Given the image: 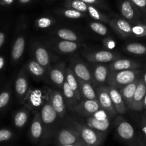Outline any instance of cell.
Returning a JSON list of instances; mask_svg holds the SVG:
<instances>
[{
  "label": "cell",
  "mask_w": 146,
  "mask_h": 146,
  "mask_svg": "<svg viewBox=\"0 0 146 146\" xmlns=\"http://www.w3.org/2000/svg\"><path fill=\"white\" fill-rule=\"evenodd\" d=\"M68 124L67 125L74 128L78 133L81 140L86 146L102 145L106 138V133H105L96 131L78 121L70 120Z\"/></svg>",
  "instance_id": "cell-1"
},
{
  "label": "cell",
  "mask_w": 146,
  "mask_h": 146,
  "mask_svg": "<svg viewBox=\"0 0 146 146\" xmlns=\"http://www.w3.org/2000/svg\"><path fill=\"white\" fill-rule=\"evenodd\" d=\"M116 134L120 141L127 146H144L140 138L139 133L134 127L122 118H118L115 122Z\"/></svg>",
  "instance_id": "cell-2"
},
{
  "label": "cell",
  "mask_w": 146,
  "mask_h": 146,
  "mask_svg": "<svg viewBox=\"0 0 146 146\" xmlns=\"http://www.w3.org/2000/svg\"><path fill=\"white\" fill-rule=\"evenodd\" d=\"M142 71L140 69H129L123 71H110L107 84L108 86L120 90L128 84L140 78Z\"/></svg>",
  "instance_id": "cell-3"
},
{
  "label": "cell",
  "mask_w": 146,
  "mask_h": 146,
  "mask_svg": "<svg viewBox=\"0 0 146 146\" xmlns=\"http://www.w3.org/2000/svg\"><path fill=\"white\" fill-rule=\"evenodd\" d=\"M40 115H41V121H42L44 129H45V136H44V143H46V141L49 140L51 135H53L51 128V125L55 123V121L57 120V118L59 116L49 102L45 103L43 105Z\"/></svg>",
  "instance_id": "cell-4"
},
{
  "label": "cell",
  "mask_w": 146,
  "mask_h": 146,
  "mask_svg": "<svg viewBox=\"0 0 146 146\" xmlns=\"http://www.w3.org/2000/svg\"><path fill=\"white\" fill-rule=\"evenodd\" d=\"M54 143L56 145H70L82 141L78 133L71 127L66 125L54 133Z\"/></svg>",
  "instance_id": "cell-5"
},
{
  "label": "cell",
  "mask_w": 146,
  "mask_h": 146,
  "mask_svg": "<svg viewBox=\"0 0 146 146\" xmlns=\"http://www.w3.org/2000/svg\"><path fill=\"white\" fill-rule=\"evenodd\" d=\"M97 99L99 102L101 109L104 110L109 118H113L117 114L115 108L111 101L108 87L101 86L96 89Z\"/></svg>",
  "instance_id": "cell-6"
},
{
  "label": "cell",
  "mask_w": 146,
  "mask_h": 146,
  "mask_svg": "<svg viewBox=\"0 0 146 146\" xmlns=\"http://www.w3.org/2000/svg\"><path fill=\"white\" fill-rule=\"evenodd\" d=\"M109 116L103 110L102 113H100L99 111L94 113V115L88 117L86 121V125L100 132L105 133L108 131L110 127Z\"/></svg>",
  "instance_id": "cell-7"
},
{
  "label": "cell",
  "mask_w": 146,
  "mask_h": 146,
  "mask_svg": "<svg viewBox=\"0 0 146 146\" xmlns=\"http://www.w3.org/2000/svg\"><path fill=\"white\" fill-rule=\"evenodd\" d=\"M72 108L75 112L82 116L88 117L94 115L101 109L98 99H84L81 101H79Z\"/></svg>",
  "instance_id": "cell-8"
},
{
  "label": "cell",
  "mask_w": 146,
  "mask_h": 146,
  "mask_svg": "<svg viewBox=\"0 0 146 146\" xmlns=\"http://www.w3.org/2000/svg\"><path fill=\"white\" fill-rule=\"evenodd\" d=\"M30 138L34 143H39L44 142L45 136V129L41 121L40 113L36 112L34 117L29 131Z\"/></svg>",
  "instance_id": "cell-9"
},
{
  "label": "cell",
  "mask_w": 146,
  "mask_h": 146,
  "mask_svg": "<svg viewBox=\"0 0 146 146\" xmlns=\"http://www.w3.org/2000/svg\"><path fill=\"white\" fill-rule=\"evenodd\" d=\"M118 8L123 17L128 21L135 22L141 17L140 10L130 0H120Z\"/></svg>",
  "instance_id": "cell-10"
},
{
  "label": "cell",
  "mask_w": 146,
  "mask_h": 146,
  "mask_svg": "<svg viewBox=\"0 0 146 146\" xmlns=\"http://www.w3.org/2000/svg\"><path fill=\"white\" fill-rule=\"evenodd\" d=\"M88 61L94 63H110L120 58L118 54L110 51H99L84 54Z\"/></svg>",
  "instance_id": "cell-11"
},
{
  "label": "cell",
  "mask_w": 146,
  "mask_h": 146,
  "mask_svg": "<svg viewBox=\"0 0 146 146\" xmlns=\"http://www.w3.org/2000/svg\"><path fill=\"white\" fill-rule=\"evenodd\" d=\"M146 95V84L143 77H141L136 91L134 94L131 109L134 111H140L143 109L144 99Z\"/></svg>",
  "instance_id": "cell-12"
},
{
  "label": "cell",
  "mask_w": 146,
  "mask_h": 146,
  "mask_svg": "<svg viewBox=\"0 0 146 146\" xmlns=\"http://www.w3.org/2000/svg\"><path fill=\"white\" fill-rule=\"evenodd\" d=\"M108 24L122 37L126 38L133 36V26H131L127 20L122 19H113L110 20Z\"/></svg>",
  "instance_id": "cell-13"
},
{
  "label": "cell",
  "mask_w": 146,
  "mask_h": 146,
  "mask_svg": "<svg viewBox=\"0 0 146 146\" xmlns=\"http://www.w3.org/2000/svg\"><path fill=\"white\" fill-rule=\"evenodd\" d=\"M66 65L64 62H60L50 68L48 76L50 80L58 87H62L65 81Z\"/></svg>",
  "instance_id": "cell-14"
},
{
  "label": "cell",
  "mask_w": 146,
  "mask_h": 146,
  "mask_svg": "<svg viewBox=\"0 0 146 146\" xmlns=\"http://www.w3.org/2000/svg\"><path fill=\"white\" fill-rule=\"evenodd\" d=\"M71 68L78 79L90 82L94 84L92 72L85 64L80 61H74L73 62Z\"/></svg>",
  "instance_id": "cell-15"
},
{
  "label": "cell",
  "mask_w": 146,
  "mask_h": 146,
  "mask_svg": "<svg viewBox=\"0 0 146 146\" xmlns=\"http://www.w3.org/2000/svg\"><path fill=\"white\" fill-rule=\"evenodd\" d=\"M49 96V103L52 105L54 109L58 113L60 118L64 116L66 113V106H65V100H64V96L60 92L57 91H49L48 93Z\"/></svg>",
  "instance_id": "cell-16"
},
{
  "label": "cell",
  "mask_w": 146,
  "mask_h": 146,
  "mask_svg": "<svg viewBox=\"0 0 146 146\" xmlns=\"http://www.w3.org/2000/svg\"><path fill=\"white\" fill-rule=\"evenodd\" d=\"M108 87V92H109L110 96H111V101H112L113 104L115 108L117 113L118 114H124L126 113L127 108L125 106L124 100L121 96L120 91L114 87L111 86H107Z\"/></svg>",
  "instance_id": "cell-17"
},
{
  "label": "cell",
  "mask_w": 146,
  "mask_h": 146,
  "mask_svg": "<svg viewBox=\"0 0 146 146\" xmlns=\"http://www.w3.org/2000/svg\"><path fill=\"white\" fill-rule=\"evenodd\" d=\"M141 67V63L131 59L118 58L111 62L108 65L110 71H123V70L138 69Z\"/></svg>",
  "instance_id": "cell-18"
},
{
  "label": "cell",
  "mask_w": 146,
  "mask_h": 146,
  "mask_svg": "<svg viewBox=\"0 0 146 146\" xmlns=\"http://www.w3.org/2000/svg\"><path fill=\"white\" fill-rule=\"evenodd\" d=\"M140 78H141V77L137 78L133 82L128 84V85L125 86L123 88L119 90L120 93H121V96H122L123 98L124 102H125V106H126L128 109H131L134 94H135V91H136V88L137 86H138V83H139Z\"/></svg>",
  "instance_id": "cell-19"
},
{
  "label": "cell",
  "mask_w": 146,
  "mask_h": 146,
  "mask_svg": "<svg viewBox=\"0 0 146 146\" xmlns=\"http://www.w3.org/2000/svg\"><path fill=\"white\" fill-rule=\"evenodd\" d=\"M110 73V70L108 68V66L103 65V64H98L96 65L93 71V78H94V84L95 85H101L104 83H107L108 74Z\"/></svg>",
  "instance_id": "cell-20"
},
{
  "label": "cell",
  "mask_w": 146,
  "mask_h": 146,
  "mask_svg": "<svg viewBox=\"0 0 146 146\" xmlns=\"http://www.w3.org/2000/svg\"><path fill=\"white\" fill-rule=\"evenodd\" d=\"M35 60L45 68H48L51 63V57L48 50L43 46L38 44L34 48Z\"/></svg>",
  "instance_id": "cell-21"
},
{
  "label": "cell",
  "mask_w": 146,
  "mask_h": 146,
  "mask_svg": "<svg viewBox=\"0 0 146 146\" xmlns=\"http://www.w3.org/2000/svg\"><path fill=\"white\" fill-rule=\"evenodd\" d=\"M65 80L67 81L71 89L74 91L76 97L80 101L82 96H81V90H80L79 82L71 68H66V69Z\"/></svg>",
  "instance_id": "cell-22"
},
{
  "label": "cell",
  "mask_w": 146,
  "mask_h": 146,
  "mask_svg": "<svg viewBox=\"0 0 146 146\" xmlns=\"http://www.w3.org/2000/svg\"><path fill=\"white\" fill-rule=\"evenodd\" d=\"M54 46L58 52L63 54H71L78 49V44L76 41L61 40L55 43Z\"/></svg>",
  "instance_id": "cell-23"
},
{
  "label": "cell",
  "mask_w": 146,
  "mask_h": 146,
  "mask_svg": "<svg viewBox=\"0 0 146 146\" xmlns=\"http://www.w3.org/2000/svg\"><path fill=\"white\" fill-rule=\"evenodd\" d=\"M29 90V84L27 78L24 73H21L17 77L15 81V91L19 98H23L27 94Z\"/></svg>",
  "instance_id": "cell-24"
},
{
  "label": "cell",
  "mask_w": 146,
  "mask_h": 146,
  "mask_svg": "<svg viewBox=\"0 0 146 146\" xmlns=\"http://www.w3.org/2000/svg\"><path fill=\"white\" fill-rule=\"evenodd\" d=\"M81 90V96L84 99H97V94L93 87V84L90 82L78 79Z\"/></svg>",
  "instance_id": "cell-25"
},
{
  "label": "cell",
  "mask_w": 146,
  "mask_h": 146,
  "mask_svg": "<svg viewBox=\"0 0 146 146\" xmlns=\"http://www.w3.org/2000/svg\"><path fill=\"white\" fill-rule=\"evenodd\" d=\"M25 48V38L21 36L16 39L11 51V58L14 61H17L21 58Z\"/></svg>",
  "instance_id": "cell-26"
},
{
  "label": "cell",
  "mask_w": 146,
  "mask_h": 146,
  "mask_svg": "<svg viewBox=\"0 0 146 146\" xmlns=\"http://www.w3.org/2000/svg\"><path fill=\"white\" fill-rule=\"evenodd\" d=\"M62 89L64 100L66 101L67 104L71 108H73L79 101V100L78 99L74 91L71 89V87L69 86V85H68V83H67V81L66 80L64 81V84H63Z\"/></svg>",
  "instance_id": "cell-27"
},
{
  "label": "cell",
  "mask_w": 146,
  "mask_h": 146,
  "mask_svg": "<svg viewBox=\"0 0 146 146\" xmlns=\"http://www.w3.org/2000/svg\"><path fill=\"white\" fill-rule=\"evenodd\" d=\"M29 72L36 78H41L44 76L46 71L45 68L37 62L36 60H31L27 64V66Z\"/></svg>",
  "instance_id": "cell-28"
},
{
  "label": "cell",
  "mask_w": 146,
  "mask_h": 146,
  "mask_svg": "<svg viewBox=\"0 0 146 146\" xmlns=\"http://www.w3.org/2000/svg\"><path fill=\"white\" fill-rule=\"evenodd\" d=\"M87 13L89 14L90 17H92L93 19H94L96 21L108 23L111 20L108 16L104 14L102 11L98 9V8L94 7V6L88 5V11H87Z\"/></svg>",
  "instance_id": "cell-29"
},
{
  "label": "cell",
  "mask_w": 146,
  "mask_h": 146,
  "mask_svg": "<svg viewBox=\"0 0 146 146\" xmlns=\"http://www.w3.org/2000/svg\"><path fill=\"white\" fill-rule=\"evenodd\" d=\"M56 34L61 40L77 41L79 39V37L77 35L76 33L68 29H60L56 32Z\"/></svg>",
  "instance_id": "cell-30"
},
{
  "label": "cell",
  "mask_w": 146,
  "mask_h": 146,
  "mask_svg": "<svg viewBox=\"0 0 146 146\" xmlns=\"http://www.w3.org/2000/svg\"><path fill=\"white\" fill-rule=\"evenodd\" d=\"M64 6L66 8L74 9L84 13L88 11V4L82 0H66Z\"/></svg>",
  "instance_id": "cell-31"
},
{
  "label": "cell",
  "mask_w": 146,
  "mask_h": 146,
  "mask_svg": "<svg viewBox=\"0 0 146 146\" xmlns=\"http://www.w3.org/2000/svg\"><path fill=\"white\" fill-rule=\"evenodd\" d=\"M125 51L135 55L146 54V46L143 44L138 43H131L125 46Z\"/></svg>",
  "instance_id": "cell-32"
},
{
  "label": "cell",
  "mask_w": 146,
  "mask_h": 146,
  "mask_svg": "<svg viewBox=\"0 0 146 146\" xmlns=\"http://www.w3.org/2000/svg\"><path fill=\"white\" fill-rule=\"evenodd\" d=\"M29 119V113L25 110H21L18 111L14 115V125L19 128H23L27 123Z\"/></svg>",
  "instance_id": "cell-33"
},
{
  "label": "cell",
  "mask_w": 146,
  "mask_h": 146,
  "mask_svg": "<svg viewBox=\"0 0 146 146\" xmlns=\"http://www.w3.org/2000/svg\"><path fill=\"white\" fill-rule=\"evenodd\" d=\"M58 13L63 17H66L68 19H80L85 17L86 13L81 12V11H78V10L74 9L66 8L63 9H60Z\"/></svg>",
  "instance_id": "cell-34"
},
{
  "label": "cell",
  "mask_w": 146,
  "mask_h": 146,
  "mask_svg": "<svg viewBox=\"0 0 146 146\" xmlns=\"http://www.w3.org/2000/svg\"><path fill=\"white\" fill-rule=\"evenodd\" d=\"M42 98L41 91L38 89L34 90V91H31L30 95H29V104L31 106H38L41 104Z\"/></svg>",
  "instance_id": "cell-35"
},
{
  "label": "cell",
  "mask_w": 146,
  "mask_h": 146,
  "mask_svg": "<svg viewBox=\"0 0 146 146\" xmlns=\"http://www.w3.org/2000/svg\"><path fill=\"white\" fill-rule=\"evenodd\" d=\"M89 27L94 32L96 33L98 35L105 36L108 34V29L101 22L93 21V22L90 23Z\"/></svg>",
  "instance_id": "cell-36"
},
{
  "label": "cell",
  "mask_w": 146,
  "mask_h": 146,
  "mask_svg": "<svg viewBox=\"0 0 146 146\" xmlns=\"http://www.w3.org/2000/svg\"><path fill=\"white\" fill-rule=\"evenodd\" d=\"M54 23V20L51 17H43L36 19L35 24L39 29H46L51 27Z\"/></svg>",
  "instance_id": "cell-37"
},
{
  "label": "cell",
  "mask_w": 146,
  "mask_h": 146,
  "mask_svg": "<svg viewBox=\"0 0 146 146\" xmlns=\"http://www.w3.org/2000/svg\"><path fill=\"white\" fill-rule=\"evenodd\" d=\"M138 133L143 145L146 146V113L142 116L140 123V132Z\"/></svg>",
  "instance_id": "cell-38"
},
{
  "label": "cell",
  "mask_w": 146,
  "mask_h": 146,
  "mask_svg": "<svg viewBox=\"0 0 146 146\" xmlns=\"http://www.w3.org/2000/svg\"><path fill=\"white\" fill-rule=\"evenodd\" d=\"M133 35L136 37L146 36V24H138L133 27Z\"/></svg>",
  "instance_id": "cell-39"
},
{
  "label": "cell",
  "mask_w": 146,
  "mask_h": 146,
  "mask_svg": "<svg viewBox=\"0 0 146 146\" xmlns=\"http://www.w3.org/2000/svg\"><path fill=\"white\" fill-rule=\"evenodd\" d=\"M82 1L88 5L94 6L98 9H108V5L104 0H82Z\"/></svg>",
  "instance_id": "cell-40"
},
{
  "label": "cell",
  "mask_w": 146,
  "mask_h": 146,
  "mask_svg": "<svg viewBox=\"0 0 146 146\" xmlns=\"http://www.w3.org/2000/svg\"><path fill=\"white\" fill-rule=\"evenodd\" d=\"M10 99V94L8 91H4L0 94V108H3L8 104Z\"/></svg>",
  "instance_id": "cell-41"
},
{
  "label": "cell",
  "mask_w": 146,
  "mask_h": 146,
  "mask_svg": "<svg viewBox=\"0 0 146 146\" xmlns=\"http://www.w3.org/2000/svg\"><path fill=\"white\" fill-rule=\"evenodd\" d=\"M12 133L8 129L0 130V142L7 141L12 138Z\"/></svg>",
  "instance_id": "cell-42"
},
{
  "label": "cell",
  "mask_w": 146,
  "mask_h": 146,
  "mask_svg": "<svg viewBox=\"0 0 146 146\" xmlns=\"http://www.w3.org/2000/svg\"><path fill=\"white\" fill-rule=\"evenodd\" d=\"M138 8L140 11L146 13V0H130Z\"/></svg>",
  "instance_id": "cell-43"
},
{
  "label": "cell",
  "mask_w": 146,
  "mask_h": 146,
  "mask_svg": "<svg viewBox=\"0 0 146 146\" xmlns=\"http://www.w3.org/2000/svg\"><path fill=\"white\" fill-rule=\"evenodd\" d=\"M103 43H104V46L108 49H113L115 46V41L111 38H105L103 41Z\"/></svg>",
  "instance_id": "cell-44"
},
{
  "label": "cell",
  "mask_w": 146,
  "mask_h": 146,
  "mask_svg": "<svg viewBox=\"0 0 146 146\" xmlns=\"http://www.w3.org/2000/svg\"><path fill=\"white\" fill-rule=\"evenodd\" d=\"M14 0H0V4L2 5H11Z\"/></svg>",
  "instance_id": "cell-45"
},
{
  "label": "cell",
  "mask_w": 146,
  "mask_h": 146,
  "mask_svg": "<svg viewBox=\"0 0 146 146\" xmlns=\"http://www.w3.org/2000/svg\"><path fill=\"white\" fill-rule=\"evenodd\" d=\"M56 146H86V144L84 143L83 141H79L78 143H76L70 144V145H56Z\"/></svg>",
  "instance_id": "cell-46"
},
{
  "label": "cell",
  "mask_w": 146,
  "mask_h": 146,
  "mask_svg": "<svg viewBox=\"0 0 146 146\" xmlns=\"http://www.w3.org/2000/svg\"><path fill=\"white\" fill-rule=\"evenodd\" d=\"M4 40H5V36H4V33L0 32V48L2 46L4 42Z\"/></svg>",
  "instance_id": "cell-47"
},
{
  "label": "cell",
  "mask_w": 146,
  "mask_h": 146,
  "mask_svg": "<svg viewBox=\"0 0 146 146\" xmlns=\"http://www.w3.org/2000/svg\"><path fill=\"white\" fill-rule=\"evenodd\" d=\"M4 59L3 57L0 56V69H1V68L4 67Z\"/></svg>",
  "instance_id": "cell-48"
},
{
  "label": "cell",
  "mask_w": 146,
  "mask_h": 146,
  "mask_svg": "<svg viewBox=\"0 0 146 146\" xmlns=\"http://www.w3.org/2000/svg\"><path fill=\"white\" fill-rule=\"evenodd\" d=\"M31 1H32V0H19V2L22 4H28V3L31 2Z\"/></svg>",
  "instance_id": "cell-49"
},
{
  "label": "cell",
  "mask_w": 146,
  "mask_h": 146,
  "mask_svg": "<svg viewBox=\"0 0 146 146\" xmlns=\"http://www.w3.org/2000/svg\"><path fill=\"white\" fill-rule=\"evenodd\" d=\"M143 109H145V110H146V95H145V99H144Z\"/></svg>",
  "instance_id": "cell-50"
},
{
  "label": "cell",
  "mask_w": 146,
  "mask_h": 146,
  "mask_svg": "<svg viewBox=\"0 0 146 146\" xmlns=\"http://www.w3.org/2000/svg\"><path fill=\"white\" fill-rule=\"evenodd\" d=\"M143 78H144V80H145V84H146V72H145V75H144V77H143Z\"/></svg>",
  "instance_id": "cell-51"
},
{
  "label": "cell",
  "mask_w": 146,
  "mask_h": 146,
  "mask_svg": "<svg viewBox=\"0 0 146 146\" xmlns=\"http://www.w3.org/2000/svg\"><path fill=\"white\" fill-rule=\"evenodd\" d=\"M48 1H54V0H48Z\"/></svg>",
  "instance_id": "cell-52"
}]
</instances>
